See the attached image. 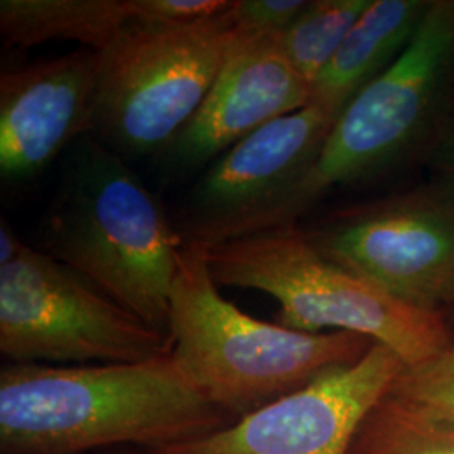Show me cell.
<instances>
[{
    "label": "cell",
    "instance_id": "6da1fadb",
    "mask_svg": "<svg viewBox=\"0 0 454 454\" xmlns=\"http://www.w3.org/2000/svg\"><path fill=\"white\" fill-rule=\"evenodd\" d=\"M232 422L170 354L138 364H9L0 371L2 454L152 451Z\"/></svg>",
    "mask_w": 454,
    "mask_h": 454
},
{
    "label": "cell",
    "instance_id": "7a4b0ae2",
    "mask_svg": "<svg viewBox=\"0 0 454 454\" xmlns=\"http://www.w3.org/2000/svg\"><path fill=\"white\" fill-rule=\"evenodd\" d=\"M43 246L168 335L184 239L125 159L91 135L69 148L61 184L43 219Z\"/></svg>",
    "mask_w": 454,
    "mask_h": 454
},
{
    "label": "cell",
    "instance_id": "3957f363",
    "mask_svg": "<svg viewBox=\"0 0 454 454\" xmlns=\"http://www.w3.org/2000/svg\"><path fill=\"white\" fill-rule=\"evenodd\" d=\"M170 356L189 382L234 421L357 364L375 341L352 332L307 333L249 317L227 301L192 244L170 293Z\"/></svg>",
    "mask_w": 454,
    "mask_h": 454
},
{
    "label": "cell",
    "instance_id": "277c9868",
    "mask_svg": "<svg viewBox=\"0 0 454 454\" xmlns=\"http://www.w3.org/2000/svg\"><path fill=\"white\" fill-rule=\"evenodd\" d=\"M192 246L217 286L273 296L279 303L278 324L285 328L360 333L389 347L407 367L453 343L441 313L411 307L326 258L296 224Z\"/></svg>",
    "mask_w": 454,
    "mask_h": 454
},
{
    "label": "cell",
    "instance_id": "5b68a950",
    "mask_svg": "<svg viewBox=\"0 0 454 454\" xmlns=\"http://www.w3.org/2000/svg\"><path fill=\"white\" fill-rule=\"evenodd\" d=\"M453 120L454 0H431L411 44L347 103L313 168L271 224H296L333 187L426 162Z\"/></svg>",
    "mask_w": 454,
    "mask_h": 454
},
{
    "label": "cell",
    "instance_id": "8992f818",
    "mask_svg": "<svg viewBox=\"0 0 454 454\" xmlns=\"http://www.w3.org/2000/svg\"><path fill=\"white\" fill-rule=\"evenodd\" d=\"M238 33L232 7L191 24L129 20L99 52L90 135L123 159L163 153L209 95Z\"/></svg>",
    "mask_w": 454,
    "mask_h": 454
},
{
    "label": "cell",
    "instance_id": "52a82bcc",
    "mask_svg": "<svg viewBox=\"0 0 454 454\" xmlns=\"http://www.w3.org/2000/svg\"><path fill=\"white\" fill-rule=\"evenodd\" d=\"M0 352L11 364H138L168 356L172 341L65 262L24 244L0 266Z\"/></svg>",
    "mask_w": 454,
    "mask_h": 454
},
{
    "label": "cell",
    "instance_id": "ba28073f",
    "mask_svg": "<svg viewBox=\"0 0 454 454\" xmlns=\"http://www.w3.org/2000/svg\"><path fill=\"white\" fill-rule=\"evenodd\" d=\"M326 258L411 307L454 303V189L429 179L332 214L305 231Z\"/></svg>",
    "mask_w": 454,
    "mask_h": 454
},
{
    "label": "cell",
    "instance_id": "9c48e42d",
    "mask_svg": "<svg viewBox=\"0 0 454 454\" xmlns=\"http://www.w3.org/2000/svg\"><path fill=\"white\" fill-rule=\"evenodd\" d=\"M343 110L311 99L229 148L192 192L185 244H215L271 226L309 176Z\"/></svg>",
    "mask_w": 454,
    "mask_h": 454
},
{
    "label": "cell",
    "instance_id": "30bf717a",
    "mask_svg": "<svg viewBox=\"0 0 454 454\" xmlns=\"http://www.w3.org/2000/svg\"><path fill=\"white\" fill-rule=\"evenodd\" d=\"M406 364L373 343L357 364L325 373L211 434L146 454H348L360 422Z\"/></svg>",
    "mask_w": 454,
    "mask_h": 454
},
{
    "label": "cell",
    "instance_id": "8fae6325",
    "mask_svg": "<svg viewBox=\"0 0 454 454\" xmlns=\"http://www.w3.org/2000/svg\"><path fill=\"white\" fill-rule=\"evenodd\" d=\"M311 99V84L288 61L278 35L239 31L209 95L162 155L170 168H199Z\"/></svg>",
    "mask_w": 454,
    "mask_h": 454
},
{
    "label": "cell",
    "instance_id": "7c38bea8",
    "mask_svg": "<svg viewBox=\"0 0 454 454\" xmlns=\"http://www.w3.org/2000/svg\"><path fill=\"white\" fill-rule=\"evenodd\" d=\"M99 52L80 49L0 76V174L7 182L39 176L90 135Z\"/></svg>",
    "mask_w": 454,
    "mask_h": 454
},
{
    "label": "cell",
    "instance_id": "4fadbf2b",
    "mask_svg": "<svg viewBox=\"0 0 454 454\" xmlns=\"http://www.w3.org/2000/svg\"><path fill=\"white\" fill-rule=\"evenodd\" d=\"M431 0H373L313 82V99L343 110L411 44Z\"/></svg>",
    "mask_w": 454,
    "mask_h": 454
},
{
    "label": "cell",
    "instance_id": "5bb4252c",
    "mask_svg": "<svg viewBox=\"0 0 454 454\" xmlns=\"http://www.w3.org/2000/svg\"><path fill=\"white\" fill-rule=\"evenodd\" d=\"M131 20L130 0H2L0 34L5 46L34 48L74 41L101 52Z\"/></svg>",
    "mask_w": 454,
    "mask_h": 454
},
{
    "label": "cell",
    "instance_id": "9a60e30c",
    "mask_svg": "<svg viewBox=\"0 0 454 454\" xmlns=\"http://www.w3.org/2000/svg\"><path fill=\"white\" fill-rule=\"evenodd\" d=\"M372 2L311 0L292 26L278 35L288 61L311 88Z\"/></svg>",
    "mask_w": 454,
    "mask_h": 454
},
{
    "label": "cell",
    "instance_id": "2e32d148",
    "mask_svg": "<svg viewBox=\"0 0 454 454\" xmlns=\"http://www.w3.org/2000/svg\"><path fill=\"white\" fill-rule=\"evenodd\" d=\"M348 454H454V421L424 416L384 395L360 422Z\"/></svg>",
    "mask_w": 454,
    "mask_h": 454
},
{
    "label": "cell",
    "instance_id": "e0dca14e",
    "mask_svg": "<svg viewBox=\"0 0 454 454\" xmlns=\"http://www.w3.org/2000/svg\"><path fill=\"white\" fill-rule=\"evenodd\" d=\"M386 395L424 416L454 421V343L421 364L406 365Z\"/></svg>",
    "mask_w": 454,
    "mask_h": 454
},
{
    "label": "cell",
    "instance_id": "ac0fdd59",
    "mask_svg": "<svg viewBox=\"0 0 454 454\" xmlns=\"http://www.w3.org/2000/svg\"><path fill=\"white\" fill-rule=\"evenodd\" d=\"M307 5V0H238L232 16L241 33L281 35Z\"/></svg>",
    "mask_w": 454,
    "mask_h": 454
},
{
    "label": "cell",
    "instance_id": "d6986e66",
    "mask_svg": "<svg viewBox=\"0 0 454 454\" xmlns=\"http://www.w3.org/2000/svg\"><path fill=\"white\" fill-rule=\"evenodd\" d=\"M232 7L226 0H130L133 20L159 24H191L221 16Z\"/></svg>",
    "mask_w": 454,
    "mask_h": 454
},
{
    "label": "cell",
    "instance_id": "ffe728a7",
    "mask_svg": "<svg viewBox=\"0 0 454 454\" xmlns=\"http://www.w3.org/2000/svg\"><path fill=\"white\" fill-rule=\"evenodd\" d=\"M424 163L431 172V179L441 180L454 189V120Z\"/></svg>",
    "mask_w": 454,
    "mask_h": 454
},
{
    "label": "cell",
    "instance_id": "44dd1931",
    "mask_svg": "<svg viewBox=\"0 0 454 454\" xmlns=\"http://www.w3.org/2000/svg\"><path fill=\"white\" fill-rule=\"evenodd\" d=\"M24 244L26 243H22L17 238L11 224L5 219H2V224H0V266L9 264L11 261L16 260Z\"/></svg>",
    "mask_w": 454,
    "mask_h": 454
},
{
    "label": "cell",
    "instance_id": "7402d4cb",
    "mask_svg": "<svg viewBox=\"0 0 454 454\" xmlns=\"http://www.w3.org/2000/svg\"><path fill=\"white\" fill-rule=\"evenodd\" d=\"M105 454H146L142 450H114V451H106Z\"/></svg>",
    "mask_w": 454,
    "mask_h": 454
},
{
    "label": "cell",
    "instance_id": "603a6c76",
    "mask_svg": "<svg viewBox=\"0 0 454 454\" xmlns=\"http://www.w3.org/2000/svg\"><path fill=\"white\" fill-rule=\"evenodd\" d=\"M453 309V315H454V303H453V305H451V307H450V309Z\"/></svg>",
    "mask_w": 454,
    "mask_h": 454
}]
</instances>
